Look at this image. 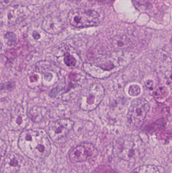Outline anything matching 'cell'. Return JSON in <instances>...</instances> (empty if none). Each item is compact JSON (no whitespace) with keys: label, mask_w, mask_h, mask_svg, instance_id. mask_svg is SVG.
<instances>
[{"label":"cell","mask_w":172,"mask_h":173,"mask_svg":"<svg viewBox=\"0 0 172 173\" xmlns=\"http://www.w3.org/2000/svg\"><path fill=\"white\" fill-rule=\"evenodd\" d=\"M98 150L92 143H83L73 148L69 154V159L72 162H85L96 158Z\"/></svg>","instance_id":"cell-7"},{"label":"cell","mask_w":172,"mask_h":173,"mask_svg":"<svg viewBox=\"0 0 172 173\" xmlns=\"http://www.w3.org/2000/svg\"><path fill=\"white\" fill-rule=\"evenodd\" d=\"M114 150L116 155L120 159L126 162H136L142 158L145 148L139 136L127 135L117 140Z\"/></svg>","instance_id":"cell-2"},{"label":"cell","mask_w":172,"mask_h":173,"mask_svg":"<svg viewBox=\"0 0 172 173\" xmlns=\"http://www.w3.org/2000/svg\"><path fill=\"white\" fill-rule=\"evenodd\" d=\"M5 42L7 45L9 46H14L17 42V37L14 33H7L5 34Z\"/></svg>","instance_id":"cell-12"},{"label":"cell","mask_w":172,"mask_h":173,"mask_svg":"<svg viewBox=\"0 0 172 173\" xmlns=\"http://www.w3.org/2000/svg\"><path fill=\"white\" fill-rule=\"evenodd\" d=\"M168 95V90L164 86H161L157 88L154 93L155 98L158 99L165 98Z\"/></svg>","instance_id":"cell-10"},{"label":"cell","mask_w":172,"mask_h":173,"mask_svg":"<svg viewBox=\"0 0 172 173\" xmlns=\"http://www.w3.org/2000/svg\"><path fill=\"white\" fill-rule=\"evenodd\" d=\"M74 123L69 119H59L51 122L48 128V136L53 142L61 143L71 131Z\"/></svg>","instance_id":"cell-6"},{"label":"cell","mask_w":172,"mask_h":173,"mask_svg":"<svg viewBox=\"0 0 172 173\" xmlns=\"http://www.w3.org/2000/svg\"><path fill=\"white\" fill-rule=\"evenodd\" d=\"M130 173H164V169L157 165H143L137 167Z\"/></svg>","instance_id":"cell-8"},{"label":"cell","mask_w":172,"mask_h":173,"mask_svg":"<svg viewBox=\"0 0 172 173\" xmlns=\"http://www.w3.org/2000/svg\"><path fill=\"white\" fill-rule=\"evenodd\" d=\"M145 86L147 89L150 90H152L154 89V82L152 80L147 81L146 83Z\"/></svg>","instance_id":"cell-17"},{"label":"cell","mask_w":172,"mask_h":173,"mask_svg":"<svg viewBox=\"0 0 172 173\" xmlns=\"http://www.w3.org/2000/svg\"><path fill=\"white\" fill-rule=\"evenodd\" d=\"M141 92V88L137 85H132L129 88L128 93L132 97L137 96Z\"/></svg>","instance_id":"cell-15"},{"label":"cell","mask_w":172,"mask_h":173,"mask_svg":"<svg viewBox=\"0 0 172 173\" xmlns=\"http://www.w3.org/2000/svg\"><path fill=\"white\" fill-rule=\"evenodd\" d=\"M15 85L14 82H10L5 84H0V90H4L5 89H7V90H12L15 88Z\"/></svg>","instance_id":"cell-16"},{"label":"cell","mask_w":172,"mask_h":173,"mask_svg":"<svg viewBox=\"0 0 172 173\" xmlns=\"http://www.w3.org/2000/svg\"><path fill=\"white\" fill-rule=\"evenodd\" d=\"M64 60L66 65L68 67H74L77 62L75 58L69 53H65Z\"/></svg>","instance_id":"cell-13"},{"label":"cell","mask_w":172,"mask_h":173,"mask_svg":"<svg viewBox=\"0 0 172 173\" xmlns=\"http://www.w3.org/2000/svg\"><path fill=\"white\" fill-rule=\"evenodd\" d=\"M105 96V89L99 83H93L79 98V107L84 111H92L98 107Z\"/></svg>","instance_id":"cell-3"},{"label":"cell","mask_w":172,"mask_h":173,"mask_svg":"<svg viewBox=\"0 0 172 173\" xmlns=\"http://www.w3.org/2000/svg\"><path fill=\"white\" fill-rule=\"evenodd\" d=\"M43 108L39 107H33V108L30 109L29 112V115L28 117L33 122H40V120L44 118L45 116V110L42 111Z\"/></svg>","instance_id":"cell-9"},{"label":"cell","mask_w":172,"mask_h":173,"mask_svg":"<svg viewBox=\"0 0 172 173\" xmlns=\"http://www.w3.org/2000/svg\"><path fill=\"white\" fill-rule=\"evenodd\" d=\"M93 173H118V172L109 165H101L95 168Z\"/></svg>","instance_id":"cell-11"},{"label":"cell","mask_w":172,"mask_h":173,"mask_svg":"<svg viewBox=\"0 0 172 173\" xmlns=\"http://www.w3.org/2000/svg\"><path fill=\"white\" fill-rule=\"evenodd\" d=\"M113 43L115 45L118 46V47H123L127 43V37L125 36L116 37L113 39Z\"/></svg>","instance_id":"cell-14"},{"label":"cell","mask_w":172,"mask_h":173,"mask_svg":"<svg viewBox=\"0 0 172 173\" xmlns=\"http://www.w3.org/2000/svg\"><path fill=\"white\" fill-rule=\"evenodd\" d=\"M70 24L76 28H85L98 25L99 15L93 10L76 9L69 15Z\"/></svg>","instance_id":"cell-4"},{"label":"cell","mask_w":172,"mask_h":173,"mask_svg":"<svg viewBox=\"0 0 172 173\" xmlns=\"http://www.w3.org/2000/svg\"><path fill=\"white\" fill-rule=\"evenodd\" d=\"M18 145L24 155L35 161H42L50 155L51 144L42 130H26L20 134Z\"/></svg>","instance_id":"cell-1"},{"label":"cell","mask_w":172,"mask_h":173,"mask_svg":"<svg viewBox=\"0 0 172 173\" xmlns=\"http://www.w3.org/2000/svg\"><path fill=\"white\" fill-rule=\"evenodd\" d=\"M2 43H1V41H0V52L2 50Z\"/></svg>","instance_id":"cell-18"},{"label":"cell","mask_w":172,"mask_h":173,"mask_svg":"<svg viewBox=\"0 0 172 173\" xmlns=\"http://www.w3.org/2000/svg\"><path fill=\"white\" fill-rule=\"evenodd\" d=\"M150 109L149 102L144 98H137L131 103L127 113V121L132 128L137 129L142 126Z\"/></svg>","instance_id":"cell-5"}]
</instances>
